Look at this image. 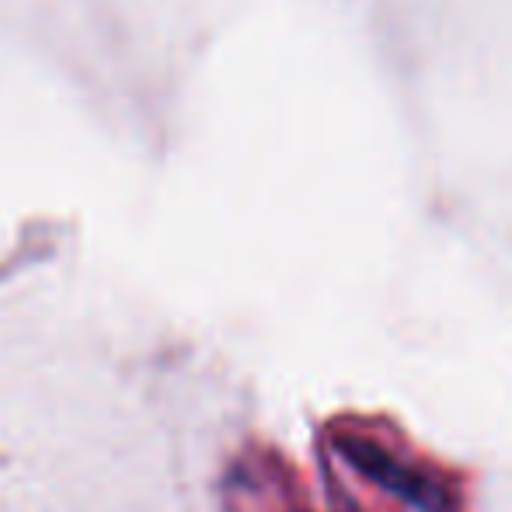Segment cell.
<instances>
[{
	"mask_svg": "<svg viewBox=\"0 0 512 512\" xmlns=\"http://www.w3.org/2000/svg\"><path fill=\"white\" fill-rule=\"evenodd\" d=\"M342 457L356 467L363 478H370L373 485H380L384 492L398 495L405 506L418 512H450V495L439 481H432L429 474H422L418 467L405 464V460L391 457L384 446L370 443L359 436H342L338 439Z\"/></svg>",
	"mask_w": 512,
	"mask_h": 512,
	"instance_id": "obj_1",
	"label": "cell"
}]
</instances>
